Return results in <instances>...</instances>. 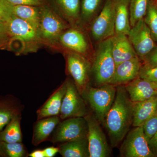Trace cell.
Wrapping results in <instances>:
<instances>
[{"mask_svg":"<svg viewBox=\"0 0 157 157\" xmlns=\"http://www.w3.org/2000/svg\"><path fill=\"white\" fill-rule=\"evenodd\" d=\"M45 157H53L59 152L58 147H50L43 150Z\"/></svg>","mask_w":157,"mask_h":157,"instance_id":"35","label":"cell"},{"mask_svg":"<svg viewBox=\"0 0 157 157\" xmlns=\"http://www.w3.org/2000/svg\"><path fill=\"white\" fill-rule=\"evenodd\" d=\"M116 88L114 102L104 123L113 147H117L129 132L133 123L134 113V103L124 85L117 86Z\"/></svg>","mask_w":157,"mask_h":157,"instance_id":"1","label":"cell"},{"mask_svg":"<svg viewBox=\"0 0 157 157\" xmlns=\"http://www.w3.org/2000/svg\"><path fill=\"white\" fill-rule=\"evenodd\" d=\"M61 121L59 116L37 120L33 128L32 138L33 145L38 146L44 141L48 140Z\"/></svg>","mask_w":157,"mask_h":157,"instance_id":"20","label":"cell"},{"mask_svg":"<svg viewBox=\"0 0 157 157\" xmlns=\"http://www.w3.org/2000/svg\"><path fill=\"white\" fill-rule=\"evenodd\" d=\"M7 23L9 45L16 41L20 43L19 54L36 52L43 45L39 31L29 23L14 15Z\"/></svg>","mask_w":157,"mask_h":157,"instance_id":"3","label":"cell"},{"mask_svg":"<svg viewBox=\"0 0 157 157\" xmlns=\"http://www.w3.org/2000/svg\"><path fill=\"white\" fill-rule=\"evenodd\" d=\"M58 147L63 157H90L87 136L59 144Z\"/></svg>","mask_w":157,"mask_h":157,"instance_id":"22","label":"cell"},{"mask_svg":"<svg viewBox=\"0 0 157 157\" xmlns=\"http://www.w3.org/2000/svg\"><path fill=\"white\" fill-rule=\"evenodd\" d=\"M84 117L87 124L90 157H109L110 149L101 124L94 113H89Z\"/></svg>","mask_w":157,"mask_h":157,"instance_id":"10","label":"cell"},{"mask_svg":"<svg viewBox=\"0 0 157 157\" xmlns=\"http://www.w3.org/2000/svg\"><path fill=\"white\" fill-rule=\"evenodd\" d=\"M116 64L112 51L111 38L99 42L91 61V70L97 86L109 84Z\"/></svg>","mask_w":157,"mask_h":157,"instance_id":"4","label":"cell"},{"mask_svg":"<svg viewBox=\"0 0 157 157\" xmlns=\"http://www.w3.org/2000/svg\"><path fill=\"white\" fill-rule=\"evenodd\" d=\"M142 64L137 56L117 65L115 73L109 84L124 85L139 77Z\"/></svg>","mask_w":157,"mask_h":157,"instance_id":"15","label":"cell"},{"mask_svg":"<svg viewBox=\"0 0 157 157\" xmlns=\"http://www.w3.org/2000/svg\"><path fill=\"white\" fill-rule=\"evenodd\" d=\"M148 5V0H130L129 12L131 27L146 15Z\"/></svg>","mask_w":157,"mask_h":157,"instance_id":"28","label":"cell"},{"mask_svg":"<svg viewBox=\"0 0 157 157\" xmlns=\"http://www.w3.org/2000/svg\"><path fill=\"white\" fill-rule=\"evenodd\" d=\"M155 6H156V7L157 8V3H156L155 4Z\"/></svg>","mask_w":157,"mask_h":157,"instance_id":"40","label":"cell"},{"mask_svg":"<svg viewBox=\"0 0 157 157\" xmlns=\"http://www.w3.org/2000/svg\"><path fill=\"white\" fill-rule=\"evenodd\" d=\"M23 108L21 101L13 95H0V131L14 117L21 114Z\"/></svg>","mask_w":157,"mask_h":157,"instance_id":"16","label":"cell"},{"mask_svg":"<svg viewBox=\"0 0 157 157\" xmlns=\"http://www.w3.org/2000/svg\"><path fill=\"white\" fill-rule=\"evenodd\" d=\"M144 21L149 29L152 36L157 42V8L155 4H149Z\"/></svg>","mask_w":157,"mask_h":157,"instance_id":"29","label":"cell"},{"mask_svg":"<svg viewBox=\"0 0 157 157\" xmlns=\"http://www.w3.org/2000/svg\"><path fill=\"white\" fill-rule=\"evenodd\" d=\"M9 38H0V48L6 47L9 45Z\"/></svg>","mask_w":157,"mask_h":157,"instance_id":"39","label":"cell"},{"mask_svg":"<svg viewBox=\"0 0 157 157\" xmlns=\"http://www.w3.org/2000/svg\"><path fill=\"white\" fill-rule=\"evenodd\" d=\"M144 64L151 67H157V46L142 59Z\"/></svg>","mask_w":157,"mask_h":157,"instance_id":"34","label":"cell"},{"mask_svg":"<svg viewBox=\"0 0 157 157\" xmlns=\"http://www.w3.org/2000/svg\"><path fill=\"white\" fill-rule=\"evenodd\" d=\"M67 89L66 80L51 95L47 101L37 111V120L59 116L63 98Z\"/></svg>","mask_w":157,"mask_h":157,"instance_id":"18","label":"cell"},{"mask_svg":"<svg viewBox=\"0 0 157 157\" xmlns=\"http://www.w3.org/2000/svg\"><path fill=\"white\" fill-rule=\"evenodd\" d=\"M128 132L121 145L120 155L123 157H154L147 140L142 126L134 127Z\"/></svg>","mask_w":157,"mask_h":157,"instance_id":"11","label":"cell"},{"mask_svg":"<svg viewBox=\"0 0 157 157\" xmlns=\"http://www.w3.org/2000/svg\"><path fill=\"white\" fill-rule=\"evenodd\" d=\"M87 132L84 117L69 118L60 121L48 140L59 144L87 136Z\"/></svg>","mask_w":157,"mask_h":157,"instance_id":"9","label":"cell"},{"mask_svg":"<svg viewBox=\"0 0 157 157\" xmlns=\"http://www.w3.org/2000/svg\"><path fill=\"white\" fill-rule=\"evenodd\" d=\"M54 9L72 27H76L79 22L81 3L80 0H51Z\"/></svg>","mask_w":157,"mask_h":157,"instance_id":"19","label":"cell"},{"mask_svg":"<svg viewBox=\"0 0 157 157\" xmlns=\"http://www.w3.org/2000/svg\"><path fill=\"white\" fill-rule=\"evenodd\" d=\"M65 51L67 72L73 78L78 92L81 95L90 86L91 62L88 59L71 51Z\"/></svg>","mask_w":157,"mask_h":157,"instance_id":"6","label":"cell"},{"mask_svg":"<svg viewBox=\"0 0 157 157\" xmlns=\"http://www.w3.org/2000/svg\"><path fill=\"white\" fill-rule=\"evenodd\" d=\"M62 48L83 56L92 61L90 55V47L86 37L80 29L76 27H70L60 36L56 48Z\"/></svg>","mask_w":157,"mask_h":157,"instance_id":"13","label":"cell"},{"mask_svg":"<svg viewBox=\"0 0 157 157\" xmlns=\"http://www.w3.org/2000/svg\"><path fill=\"white\" fill-rule=\"evenodd\" d=\"M157 114V96L146 101L134 103V127L141 126L147 121Z\"/></svg>","mask_w":157,"mask_h":157,"instance_id":"21","label":"cell"},{"mask_svg":"<svg viewBox=\"0 0 157 157\" xmlns=\"http://www.w3.org/2000/svg\"><path fill=\"white\" fill-rule=\"evenodd\" d=\"M13 13L14 16L29 23L39 31L40 7L26 5L13 6Z\"/></svg>","mask_w":157,"mask_h":157,"instance_id":"25","label":"cell"},{"mask_svg":"<svg viewBox=\"0 0 157 157\" xmlns=\"http://www.w3.org/2000/svg\"><path fill=\"white\" fill-rule=\"evenodd\" d=\"M2 157H25L29 155L25 146L21 142H6L0 141Z\"/></svg>","mask_w":157,"mask_h":157,"instance_id":"27","label":"cell"},{"mask_svg":"<svg viewBox=\"0 0 157 157\" xmlns=\"http://www.w3.org/2000/svg\"><path fill=\"white\" fill-rule=\"evenodd\" d=\"M124 86L134 103L146 101L157 96V83L144 78L137 77Z\"/></svg>","mask_w":157,"mask_h":157,"instance_id":"14","label":"cell"},{"mask_svg":"<svg viewBox=\"0 0 157 157\" xmlns=\"http://www.w3.org/2000/svg\"><path fill=\"white\" fill-rule=\"evenodd\" d=\"M0 157H2V155H1V153H0Z\"/></svg>","mask_w":157,"mask_h":157,"instance_id":"41","label":"cell"},{"mask_svg":"<svg viewBox=\"0 0 157 157\" xmlns=\"http://www.w3.org/2000/svg\"><path fill=\"white\" fill-rule=\"evenodd\" d=\"M13 6L26 5L40 7L46 2L45 0H7Z\"/></svg>","mask_w":157,"mask_h":157,"instance_id":"33","label":"cell"},{"mask_svg":"<svg viewBox=\"0 0 157 157\" xmlns=\"http://www.w3.org/2000/svg\"><path fill=\"white\" fill-rule=\"evenodd\" d=\"M139 77L157 83V67L142 65Z\"/></svg>","mask_w":157,"mask_h":157,"instance_id":"31","label":"cell"},{"mask_svg":"<svg viewBox=\"0 0 157 157\" xmlns=\"http://www.w3.org/2000/svg\"><path fill=\"white\" fill-rule=\"evenodd\" d=\"M21 114L14 117L2 130L0 131V141L21 142L22 134L21 128Z\"/></svg>","mask_w":157,"mask_h":157,"instance_id":"24","label":"cell"},{"mask_svg":"<svg viewBox=\"0 0 157 157\" xmlns=\"http://www.w3.org/2000/svg\"><path fill=\"white\" fill-rule=\"evenodd\" d=\"M111 39L113 56L116 66L137 56L127 35L115 34Z\"/></svg>","mask_w":157,"mask_h":157,"instance_id":"17","label":"cell"},{"mask_svg":"<svg viewBox=\"0 0 157 157\" xmlns=\"http://www.w3.org/2000/svg\"><path fill=\"white\" fill-rule=\"evenodd\" d=\"M144 133L149 143L157 132V114L152 117L142 125Z\"/></svg>","mask_w":157,"mask_h":157,"instance_id":"30","label":"cell"},{"mask_svg":"<svg viewBox=\"0 0 157 157\" xmlns=\"http://www.w3.org/2000/svg\"><path fill=\"white\" fill-rule=\"evenodd\" d=\"M115 6L116 0H106L101 12L91 23V35L98 43L115 33Z\"/></svg>","mask_w":157,"mask_h":157,"instance_id":"7","label":"cell"},{"mask_svg":"<svg viewBox=\"0 0 157 157\" xmlns=\"http://www.w3.org/2000/svg\"><path fill=\"white\" fill-rule=\"evenodd\" d=\"M13 6L7 0H0V20L7 22L14 15Z\"/></svg>","mask_w":157,"mask_h":157,"instance_id":"32","label":"cell"},{"mask_svg":"<svg viewBox=\"0 0 157 157\" xmlns=\"http://www.w3.org/2000/svg\"><path fill=\"white\" fill-rule=\"evenodd\" d=\"M67 89L60 111L61 120L71 117H83L89 113L87 104L78 92L72 79L67 78Z\"/></svg>","mask_w":157,"mask_h":157,"instance_id":"8","label":"cell"},{"mask_svg":"<svg viewBox=\"0 0 157 157\" xmlns=\"http://www.w3.org/2000/svg\"><path fill=\"white\" fill-rule=\"evenodd\" d=\"M149 146L152 152L157 156V132L148 143Z\"/></svg>","mask_w":157,"mask_h":157,"instance_id":"37","label":"cell"},{"mask_svg":"<svg viewBox=\"0 0 157 157\" xmlns=\"http://www.w3.org/2000/svg\"><path fill=\"white\" fill-rule=\"evenodd\" d=\"M9 37L7 22L0 20V38Z\"/></svg>","mask_w":157,"mask_h":157,"instance_id":"36","label":"cell"},{"mask_svg":"<svg viewBox=\"0 0 157 157\" xmlns=\"http://www.w3.org/2000/svg\"><path fill=\"white\" fill-rule=\"evenodd\" d=\"M70 27L64 18L48 3L40 6L39 31L43 45L57 47L60 36Z\"/></svg>","mask_w":157,"mask_h":157,"instance_id":"2","label":"cell"},{"mask_svg":"<svg viewBox=\"0 0 157 157\" xmlns=\"http://www.w3.org/2000/svg\"><path fill=\"white\" fill-rule=\"evenodd\" d=\"M103 0H82L79 23L89 24L94 19Z\"/></svg>","mask_w":157,"mask_h":157,"instance_id":"26","label":"cell"},{"mask_svg":"<svg viewBox=\"0 0 157 157\" xmlns=\"http://www.w3.org/2000/svg\"><path fill=\"white\" fill-rule=\"evenodd\" d=\"M30 157H45L43 150H36L34 151L29 155Z\"/></svg>","mask_w":157,"mask_h":157,"instance_id":"38","label":"cell"},{"mask_svg":"<svg viewBox=\"0 0 157 157\" xmlns=\"http://www.w3.org/2000/svg\"><path fill=\"white\" fill-rule=\"evenodd\" d=\"M130 2V0H116L115 34L128 35L131 29Z\"/></svg>","mask_w":157,"mask_h":157,"instance_id":"23","label":"cell"},{"mask_svg":"<svg viewBox=\"0 0 157 157\" xmlns=\"http://www.w3.org/2000/svg\"><path fill=\"white\" fill-rule=\"evenodd\" d=\"M116 86L105 84L94 87L90 86L82 94L101 124H104L116 94Z\"/></svg>","mask_w":157,"mask_h":157,"instance_id":"5","label":"cell"},{"mask_svg":"<svg viewBox=\"0 0 157 157\" xmlns=\"http://www.w3.org/2000/svg\"><path fill=\"white\" fill-rule=\"evenodd\" d=\"M128 36L140 59H143L156 47L151 31L144 18L131 27Z\"/></svg>","mask_w":157,"mask_h":157,"instance_id":"12","label":"cell"}]
</instances>
